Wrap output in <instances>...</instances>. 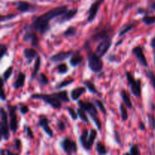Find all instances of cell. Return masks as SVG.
I'll list each match as a JSON object with an SVG mask.
<instances>
[{
  "instance_id": "cell-31",
  "label": "cell",
  "mask_w": 155,
  "mask_h": 155,
  "mask_svg": "<svg viewBox=\"0 0 155 155\" xmlns=\"http://www.w3.org/2000/svg\"><path fill=\"white\" fill-rule=\"evenodd\" d=\"M77 114H78V117L80 118L81 120H83V122L86 123V124H89V118H88L87 114H86V112L84 110L81 108H78L77 110Z\"/></svg>"
},
{
  "instance_id": "cell-35",
  "label": "cell",
  "mask_w": 155,
  "mask_h": 155,
  "mask_svg": "<svg viewBox=\"0 0 155 155\" xmlns=\"http://www.w3.org/2000/svg\"><path fill=\"white\" fill-rule=\"evenodd\" d=\"M124 155H141L140 149L137 145L133 144L130 147V152H127L124 154Z\"/></svg>"
},
{
  "instance_id": "cell-30",
  "label": "cell",
  "mask_w": 155,
  "mask_h": 155,
  "mask_svg": "<svg viewBox=\"0 0 155 155\" xmlns=\"http://www.w3.org/2000/svg\"><path fill=\"white\" fill-rule=\"evenodd\" d=\"M120 116L123 121H127L129 118V115L127 107L124 104H120Z\"/></svg>"
},
{
  "instance_id": "cell-3",
  "label": "cell",
  "mask_w": 155,
  "mask_h": 155,
  "mask_svg": "<svg viewBox=\"0 0 155 155\" xmlns=\"http://www.w3.org/2000/svg\"><path fill=\"white\" fill-rule=\"evenodd\" d=\"M32 99H40L42 100L44 102L49 104L51 107L54 109H61L62 107L61 101L56 98L54 94H33L30 95Z\"/></svg>"
},
{
  "instance_id": "cell-52",
  "label": "cell",
  "mask_w": 155,
  "mask_h": 155,
  "mask_svg": "<svg viewBox=\"0 0 155 155\" xmlns=\"http://www.w3.org/2000/svg\"><path fill=\"white\" fill-rule=\"evenodd\" d=\"M139 130H142V131H144V130H145V124H144L143 122L139 123Z\"/></svg>"
},
{
  "instance_id": "cell-55",
  "label": "cell",
  "mask_w": 155,
  "mask_h": 155,
  "mask_svg": "<svg viewBox=\"0 0 155 155\" xmlns=\"http://www.w3.org/2000/svg\"><path fill=\"white\" fill-rule=\"evenodd\" d=\"M99 1H100V2H101V3H103V2H104V0H99Z\"/></svg>"
},
{
  "instance_id": "cell-4",
  "label": "cell",
  "mask_w": 155,
  "mask_h": 155,
  "mask_svg": "<svg viewBox=\"0 0 155 155\" xmlns=\"http://www.w3.org/2000/svg\"><path fill=\"white\" fill-rule=\"evenodd\" d=\"M88 66L89 68L94 73H100L102 71L104 64L101 60V58L97 55L95 52L89 50L87 54Z\"/></svg>"
},
{
  "instance_id": "cell-51",
  "label": "cell",
  "mask_w": 155,
  "mask_h": 155,
  "mask_svg": "<svg viewBox=\"0 0 155 155\" xmlns=\"http://www.w3.org/2000/svg\"><path fill=\"white\" fill-rule=\"evenodd\" d=\"M0 98H1L2 101H5V100H6V94L5 93L4 86H2L1 95H0Z\"/></svg>"
},
{
  "instance_id": "cell-21",
  "label": "cell",
  "mask_w": 155,
  "mask_h": 155,
  "mask_svg": "<svg viewBox=\"0 0 155 155\" xmlns=\"http://www.w3.org/2000/svg\"><path fill=\"white\" fill-rule=\"evenodd\" d=\"M89 132L86 129L83 131L82 134L80 136V142L83 148L86 151H89V145H88V138H89Z\"/></svg>"
},
{
  "instance_id": "cell-43",
  "label": "cell",
  "mask_w": 155,
  "mask_h": 155,
  "mask_svg": "<svg viewBox=\"0 0 155 155\" xmlns=\"http://www.w3.org/2000/svg\"><path fill=\"white\" fill-rule=\"evenodd\" d=\"M24 132H25L26 134H27V136H28L30 139H34V135H33V131H32L31 128H30L29 126H27V125L24 126Z\"/></svg>"
},
{
  "instance_id": "cell-42",
  "label": "cell",
  "mask_w": 155,
  "mask_h": 155,
  "mask_svg": "<svg viewBox=\"0 0 155 155\" xmlns=\"http://www.w3.org/2000/svg\"><path fill=\"white\" fill-rule=\"evenodd\" d=\"M8 51V47L7 45L5 44L2 43L0 45V59H2L3 57L6 54Z\"/></svg>"
},
{
  "instance_id": "cell-36",
  "label": "cell",
  "mask_w": 155,
  "mask_h": 155,
  "mask_svg": "<svg viewBox=\"0 0 155 155\" xmlns=\"http://www.w3.org/2000/svg\"><path fill=\"white\" fill-rule=\"evenodd\" d=\"M74 81V80L72 78L67 79V80H63V81L61 82V83H59L58 84L55 86V89H62V88H64V87H66V86L71 85Z\"/></svg>"
},
{
  "instance_id": "cell-22",
  "label": "cell",
  "mask_w": 155,
  "mask_h": 155,
  "mask_svg": "<svg viewBox=\"0 0 155 155\" xmlns=\"http://www.w3.org/2000/svg\"><path fill=\"white\" fill-rule=\"evenodd\" d=\"M120 96L122 98L123 101H124V104L127 108H133V104H132L131 99H130V96L129 95L128 92L125 90V89H122L120 92Z\"/></svg>"
},
{
  "instance_id": "cell-38",
  "label": "cell",
  "mask_w": 155,
  "mask_h": 155,
  "mask_svg": "<svg viewBox=\"0 0 155 155\" xmlns=\"http://www.w3.org/2000/svg\"><path fill=\"white\" fill-rule=\"evenodd\" d=\"M36 78H37L38 82H39L41 85H42V86H46V85L49 83V80H48V77L45 76V74H42V73L39 74V77H37Z\"/></svg>"
},
{
  "instance_id": "cell-1",
  "label": "cell",
  "mask_w": 155,
  "mask_h": 155,
  "mask_svg": "<svg viewBox=\"0 0 155 155\" xmlns=\"http://www.w3.org/2000/svg\"><path fill=\"white\" fill-rule=\"evenodd\" d=\"M68 10V5H60L54 8L40 16L35 17L31 24L25 27L24 29L38 32L40 34L44 35L50 30V21L60 17Z\"/></svg>"
},
{
  "instance_id": "cell-15",
  "label": "cell",
  "mask_w": 155,
  "mask_h": 155,
  "mask_svg": "<svg viewBox=\"0 0 155 155\" xmlns=\"http://www.w3.org/2000/svg\"><path fill=\"white\" fill-rule=\"evenodd\" d=\"M77 13H78V8L68 9L66 12H64L63 15L57 18L56 22L58 23V24H64V23L73 19L77 15Z\"/></svg>"
},
{
  "instance_id": "cell-7",
  "label": "cell",
  "mask_w": 155,
  "mask_h": 155,
  "mask_svg": "<svg viewBox=\"0 0 155 155\" xmlns=\"http://www.w3.org/2000/svg\"><path fill=\"white\" fill-rule=\"evenodd\" d=\"M8 111L9 116V126H10V130L13 133H16L18 130V122L17 119L16 111L18 110L17 105H7Z\"/></svg>"
},
{
  "instance_id": "cell-33",
  "label": "cell",
  "mask_w": 155,
  "mask_h": 155,
  "mask_svg": "<svg viewBox=\"0 0 155 155\" xmlns=\"http://www.w3.org/2000/svg\"><path fill=\"white\" fill-rule=\"evenodd\" d=\"M142 21L147 26L152 25L155 24V16H150V15H145L142 18Z\"/></svg>"
},
{
  "instance_id": "cell-17",
  "label": "cell",
  "mask_w": 155,
  "mask_h": 155,
  "mask_svg": "<svg viewBox=\"0 0 155 155\" xmlns=\"http://www.w3.org/2000/svg\"><path fill=\"white\" fill-rule=\"evenodd\" d=\"M110 30L108 28L101 29L99 31L96 32V33L92 35V39L94 42H99V41L101 42V41L107 39V38L110 37Z\"/></svg>"
},
{
  "instance_id": "cell-47",
  "label": "cell",
  "mask_w": 155,
  "mask_h": 155,
  "mask_svg": "<svg viewBox=\"0 0 155 155\" xmlns=\"http://www.w3.org/2000/svg\"><path fill=\"white\" fill-rule=\"evenodd\" d=\"M19 109H20V112L24 115L26 114H27L29 111H30V109H29L28 106L26 105V104H21Z\"/></svg>"
},
{
  "instance_id": "cell-24",
  "label": "cell",
  "mask_w": 155,
  "mask_h": 155,
  "mask_svg": "<svg viewBox=\"0 0 155 155\" xmlns=\"http://www.w3.org/2000/svg\"><path fill=\"white\" fill-rule=\"evenodd\" d=\"M83 61V56H82L80 54H74V55L71 58L70 60V64L72 67L75 68V67L78 66L80 64H81Z\"/></svg>"
},
{
  "instance_id": "cell-23",
  "label": "cell",
  "mask_w": 155,
  "mask_h": 155,
  "mask_svg": "<svg viewBox=\"0 0 155 155\" xmlns=\"http://www.w3.org/2000/svg\"><path fill=\"white\" fill-rule=\"evenodd\" d=\"M136 27V24L133 22L131 23H127V24H124L122 27L120 28L119 31V36H123L126 34V33H129L130 31H131L133 28H135Z\"/></svg>"
},
{
  "instance_id": "cell-13",
  "label": "cell",
  "mask_w": 155,
  "mask_h": 155,
  "mask_svg": "<svg viewBox=\"0 0 155 155\" xmlns=\"http://www.w3.org/2000/svg\"><path fill=\"white\" fill-rule=\"evenodd\" d=\"M132 53L135 55V57L137 58V60L139 61V63L142 65L143 67H148V64L147 61L146 57H145V54H144L143 49L141 46H135L134 48L132 49Z\"/></svg>"
},
{
  "instance_id": "cell-54",
  "label": "cell",
  "mask_w": 155,
  "mask_h": 155,
  "mask_svg": "<svg viewBox=\"0 0 155 155\" xmlns=\"http://www.w3.org/2000/svg\"><path fill=\"white\" fill-rule=\"evenodd\" d=\"M115 141L117 142L118 144H120V140H119V134H118L117 132H115Z\"/></svg>"
},
{
  "instance_id": "cell-16",
  "label": "cell",
  "mask_w": 155,
  "mask_h": 155,
  "mask_svg": "<svg viewBox=\"0 0 155 155\" xmlns=\"http://www.w3.org/2000/svg\"><path fill=\"white\" fill-rule=\"evenodd\" d=\"M101 2L99 0H95L92 5H91L90 8L88 12V16H87V21L88 22H92L95 20V17H96L97 14H98V10H99L100 5H101Z\"/></svg>"
},
{
  "instance_id": "cell-25",
  "label": "cell",
  "mask_w": 155,
  "mask_h": 155,
  "mask_svg": "<svg viewBox=\"0 0 155 155\" xmlns=\"http://www.w3.org/2000/svg\"><path fill=\"white\" fill-rule=\"evenodd\" d=\"M54 96L57 98H58L61 101H63V102H69L70 98L68 96V92L67 91H60V92H54Z\"/></svg>"
},
{
  "instance_id": "cell-34",
  "label": "cell",
  "mask_w": 155,
  "mask_h": 155,
  "mask_svg": "<svg viewBox=\"0 0 155 155\" xmlns=\"http://www.w3.org/2000/svg\"><path fill=\"white\" fill-rule=\"evenodd\" d=\"M12 72H13V67L10 66L5 71L4 73H3L2 79V80L4 81L5 83L8 80V79L10 78L11 76H12Z\"/></svg>"
},
{
  "instance_id": "cell-14",
  "label": "cell",
  "mask_w": 155,
  "mask_h": 155,
  "mask_svg": "<svg viewBox=\"0 0 155 155\" xmlns=\"http://www.w3.org/2000/svg\"><path fill=\"white\" fill-rule=\"evenodd\" d=\"M37 125L39 126V127H40L41 128L44 130L45 134L48 136H49L50 138H52L53 136H54L53 130H51V128L50 127L49 124H48V119L46 117L41 115V116L39 117V122H38Z\"/></svg>"
},
{
  "instance_id": "cell-37",
  "label": "cell",
  "mask_w": 155,
  "mask_h": 155,
  "mask_svg": "<svg viewBox=\"0 0 155 155\" xmlns=\"http://www.w3.org/2000/svg\"><path fill=\"white\" fill-rule=\"evenodd\" d=\"M94 102H95V104L96 105V107L99 109L100 111H101L103 114L104 115L107 114V110H106L105 106H104V104H103L102 101L98 99H95L94 100Z\"/></svg>"
},
{
  "instance_id": "cell-18",
  "label": "cell",
  "mask_w": 155,
  "mask_h": 155,
  "mask_svg": "<svg viewBox=\"0 0 155 155\" xmlns=\"http://www.w3.org/2000/svg\"><path fill=\"white\" fill-rule=\"evenodd\" d=\"M23 54L25 59H27L28 63H30L34 58H36L38 57L37 51L35 48H26L24 49Z\"/></svg>"
},
{
  "instance_id": "cell-20",
  "label": "cell",
  "mask_w": 155,
  "mask_h": 155,
  "mask_svg": "<svg viewBox=\"0 0 155 155\" xmlns=\"http://www.w3.org/2000/svg\"><path fill=\"white\" fill-rule=\"evenodd\" d=\"M86 89L85 87H77L72 89L71 92V97L73 101H78L82 95L86 93Z\"/></svg>"
},
{
  "instance_id": "cell-9",
  "label": "cell",
  "mask_w": 155,
  "mask_h": 155,
  "mask_svg": "<svg viewBox=\"0 0 155 155\" xmlns=\"http://www.w3.org/2000/svg\"><path fill=\"white\" fill-rule=\"evenodd\" d=\"M112 45V39L111 37H108L104 40L101 41L95 49V54L100 58H102L107 54L108 50Z\"/></svg>"
},
{
  "instance_id": "cell-45",
  "label": "cell",
  "mask_w": 155,
  "mask_h": 155,
  "mask_svg": "<svg viewBox=\"0 0 155 155\" xmlns=\"http://www.w3.org/2000/svg\"><path fill=\"white\" fill-rule=\"evenodd\" d=\"M148 123L152 130H155V117L153 114H148Z\"/></svg>"
},
{
  "instance_id": "cell-2",
  "label": "cell",
  "mask_w": 155,
  "mask_h": 155,
  "mask_svg": "<svg viewBox=\"0 0 155 155\" xmlns=\"http://www.w3.org/2000/svg\"><path fill=\"white\" fill-rule=\"evenodd\" d=\"M78 106L80 108L84 110L86 113L89 114L91 117V119L95 123V126L97 127L98 130L101 129V122L100 121L99 117H98V113L97 110V107L95 104L89 101H83L81 100H79Z\"/></svg>"
},
{
  "instance_id": "cell-39",
  "label": "cell",
  "mask_w": 155,
  "mask_h": 155,
  "mask_svg": "<svg viewBox=\"0 0 155 155\" xmlns=\"http://www.w3.org/2000/svg\"><path fill=\"white\" fill-rule=\"evenodd\" d=\"M57 69L58 72L61 74H65L68 73V67L66 64L63 63V64H58L56 68Z\"/></svg>"
},
{
  "instance_id": "cell-53",
  "label": "cell",
  "mask_w": 155,
  "mask_h": 155,
  "mask_svg": "<svg viewBox=\"0 0 155 155\" xmlns=\"http://www.w3.org/2000/svg\"><path fill=\"white\" fill-rule=\"evenodd\" d=\"M150 8H151L154 12H155V0L151 2V3L150 4Z\"/></svg>"
},
{
  "instance_id": "cell-50",
  "label": "cell",
  "mask_w": 155,
  "mask_h": 155,
  "mask_svg": "<svg viewBox=\"0 0 155 155\" xmlns=\"http://www.w3.org/2000/svg\"><path fill=\"white\" fill-rule=\"evenodd\" d=\"M151 48H152L153 50V55H154V61L155 63V36L151 39Z\"/></svg>"
},
{
  "instance_id": "cell-41",
  "label": "cell",
  "mask_w": 155,
  "mask_h": 155,
  "mask_svg": "<svg viewBox=\"0 0 155 155\" xmlns=\"http://www.w3.org/2000/svg\"><path fill=\"white\" fill-rule=\"evenodd\" d=\"M147 76H148V79H149L150 82H151V86H153V88H154L155 90V74L152 72V71H148V72H147Z\"/></svg>"
},
{
  "instance_id": "cell-27",
  "label": "cell",
  "mask_w": 155,
  "mask_h": 155,
  "mask_svg": "<svg viewBox=\"0 0 155 155\" xmlns=\"http://www.w3.org/2000/svg\"><path fill=\"white\" fill-rule=\"evenodd\" d=\"M97 137V131L94 129L89 131V138H88V145H89V149L91 150L92 148V145H93L94 142H95V139Z\"/></svg>"
},
{
  "instance_id": "cell-11",
  "label": "cell",
  "mask_w": 155,
  "mask_h": 155,
  "mask_svg": "<svg viewBox=\"0 0 155 155\" xmlns=\"http://www.w3.org/2000/svg\"><path fill=\"white\" fill-rule=\"evenodd\" d=\"M25 30L26 33H24V36H23V40L24 42H30L32 46L34 47V48H37L39 43V39L37 35L33 30H27V29H25Z\"/></svg>"
},
{
  "instance_id": "cell-12",
  "label": "cell",
  "mask_w": 155,
  "mask_h": 155,
  "mask_svg": "<svg viewBox=\"0 0 155 155\" xmlns=\"http://www.w3.org/2000/svg\"><path fill=\"white\" fill-rule=\"evenodd\" d=\"M74 54V51H71V50L67 51H61V52H58L57 54H54L52 56H51L49 60L50 61L53 62V63H58V62L64 61L69 58L72 57Z\"/></svg>"
},
{
  "instance_id": "cell-32",
  "label": "cell",
  "mask_w": 155,
  "mask_h": 155,
  "mask_svg": "<svg viewBox=\"0 0 155 155\" xmlns=\"http://www.w3.org/2000/svg\"><path fill=\"white\" fill-rule=\"evenodd\" d=\"M77 33V30L74 27H69L64 32V36L65 37H71V36H75Z\"/></svg>"
},
{
  "instance_id": "cell-26",
  "label": "cell",
  "mask_w": 155,
  "mask_h": 155,
  "mask_svg": "<svg viewBox=\"0 0 155 155\" xmlns=\"http://www.w3.org/2000/svg\"><path fill=\"white\" fill-rule=\"evenodd\" d=\"M41 66V58L39 56H38L36 58V61H35L34 67H33V72H32L31 74V80H33L34 78L37 77L38 72H39V69H40Z\"/></svg>"
},
{
  "instance_id": "cell-28",
  "label": "cell",
  "mask_w": 155,
  "mask_h": 155,
  "mask_svg": "<svg viewBox=\"0 0 155 155\" xmlns=\"http://www.w3.org/2000/svg\"><path fill=\"white\" fill-rule=\"evenodd\" d=\"M83 84L85 85V86L87 88L88 90H89L91 93L95 94V95L98 94V89H97L95 84H94L92 81H90V80H85V81H83Z\"/></svg>"
},
{
  "instance_id": "cell-6",
  "label": "cell",
  "mask_w": 155,
  "mask_h": 155,
  "mask_svg": "<svg viewBox=\"0 0 155 155\" xmlns=\"http://www.w3.org/2000/svg\"><path fill=\"white\" fill-rule=\"evenodd\" d=\"M0 114H1V124H0V133L1 136L5 140H8L10 137V126L8 123V114L6 112L4 107H1L0 110Z\"/></svg>"
},
{
  "instance_id": "cell-49",
  "label": "cell",
  "mask_w": 155,
  "mask_h": 155,
  "mask_svg": "<svg viewBox=\"0 0 155 155\" xmlns=\"http://www.w3.org/2000/svg\"><path fill=\"white\" fill-rule=\"evenodd\" d=\"M1 155H19V154H15L12 151H11L8 149H2L1 150Z\"/></svg>"
},
{
  "instance_id": "cell-19",
  "label": "cell",
  "mask_w": 155,
  "mask_h": 155,
  "mask_svg": "<svg viewBox=\"0 0 155 155\" xmlns=\"http://www.w3.org/2000/svg\"><path fill=\"white\" fill-rule=\"evenodd\" d=\"M26 80V75L25 74L22 72H20L18 74V77L15 79V82L13 83V85H12V87L15 89H21L24 86V83H25Z\"/></svg>"
},
{
  "instance_id": "cell-8",
  "label": "cell",
  "mask_w": 155,
  "mask_h": 155,
  "mask_svg": "<svg viewBox=\"0 0 155 155\" xmlns=\"http://www.w3.org/2000/svg\"><path fill=\"white\" fill-rule=\"evenodd\" d=\"M60 145L63 151L68 155H72L77 152V145L74 141L69 138H64L60 142Z\"/></svg>"
},
{
  "instance_id": "cell-29",
  "label": "cell",
  "mask_w": 155,
  "mask_h": 155,
  "mask_svg": "<svg viewBox=\"0 0 155 155\" xmlns=\"http://www.w3.org/2000/svg\"><path fill=\"white\" fill-rule=\"evenodd\" d=\"M96 151L100 155H106L107 154V150L104 143L101 142H98L96 144Z\"/></svg>"
},
{
  "instance_id": "cell-5",
  "label": "cell",
  "mask_w": 155,
  "mask_h": 155,
  "mask_svg": "<svg viewBox=\"0 0 155 155\" xmlns=\"http://www.w3.org/2000/svg\"><path fill=\"white\" fill-rule=\"evenodd\" d=\"M126 77H127V82L130 87L132 94L137 98H140L142 95V82L140 80H136L134 76L129 71L125 72Z\"/></svg>"
},
{
  "instance_id": "cell-46",
  "label": "cell",
  "mask_w": 155,
  "mask_h": 155,
  "mask_svg": "<svg viewBox=\"0 0 155 155\" xmlns=\"http://www.w3.org/2000/svg\"><path fill=\"white\" fill-rule=\"evenodd\" d=\"M57 127L61 132H64L66 130V125H65L64 122H63V121L61 120H58Z\"/></svg>"
},
{
  "instance_id": "cell-44",
  "label": "cell",
  "mask_w": 155,
  "mask_h": 155,
  "mask_svg": "<svg viewBox=\"0 0 155 155\" xmlns=\"http://www.w3.org/2000/svg\"><path fill=\"white\" fill-rule=\"evenodd\" d=\"M18 15L16 14H10V15H2L1 16V21L2 22H4V21H8V20L12 19V18H15Z\"/></svg>"
},
{
  "instance_id": "cell-10",
  "label": "cell",
  "mask_w": 155,
  "mask_h": 155,
  "mask_svg": "<svg viewBox=\"0 0 155 155\" xmlns=\"http://www.w3.org/2000/svg\"><path fill=\"white\" fill-rule=\"evenodd\" d=\"M13 5L16 7L17 10L19 11L21 13L33 12L36 8V5H33L27 1H24V0H19V1L15 2L13 3Z\"/></svg>"
},
{
  "instance_id": "cell-48",
  "label": "cell",
  "mask_w": 155,
  "mask_h": 155,
  "mask_svg": "<svg viewBox=\"0 0 155 155\" xmlns=\"http://www.w3.org/2000/svg\"><path fill=\"white\" fill-rule=\"evenodd\" d=\"M14 142H15V148H16L17 150H18V151H21V139L16 138V139L14 140Z\"/></svg>"
},
{
  "instance_id": "cell-40",
  "label": "cell",
  "mask_w": 155,
  "mask_h": 155,
  "mask_svg": "<svg viewBox=\"0 0 155 155\" xmlns=\"http://www.w3.org/2000/svg\"><path fill=\"white\" fill-rule=\"evenodd\" d=\"M67 110H68V113H69L71 117L74 120H77V118H78V114H77V112H76L75 110H74L73 107H67Z\"/></svg>"
}]
</instances>
